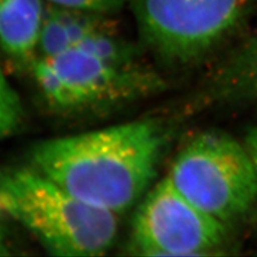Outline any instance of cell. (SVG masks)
<instances>
[{
	"label": "cell",
	"mask_w": 257,
	"mask_h": 257,
	"mask_svg": "<svg viewBox=\"0 0 257 257\" xmlns=\"http://www.w3.org/2000/svg\"><path fill=\"white\" fill-rule=\"evenodd\" d=\"M165 145L160 123L144 119L42 141L29 159L32 167L72 195L117 214L148 192Z\"/></svg>",
	"instance_id": "6da1fadb"
},
{
	"label": "cell",
	"mask_w": 257,
	"mask_h": 257,
	"mask_svg": "<svg viewBox=\"0 0 257 257\" xmlns=\"http://www.w3.org/2000/svg\"><path fill=\"white\" fill-rule=\"evenodd\" d=\"M29 72L46 105L63 114L125 103L155 92L162 84L115 29L38 57Z\"/></svg>",
	"instance_id": "7a4b0ae2"
},
{
	"label": "cell",
	"mask_w": 257,
	"mask_h": 257,
	"mask_svg": "<svg viewBox=\"0 0 257 257\" xmlns=\"http://www.w3.org/2000/svg\"><path fill=\"white\" fill-rule=\"evenodd\" d=\"M0 214L57 256H101L114 244L115 213L78 199L30 167H0Z\"/></svg>",
	"instance_id": "3957f363"
},
{
	"label": "cell",
	"mask_w": 257,
	"mask_h": 257,
	"mask_svg": "<svg viewBox=\"0 0 257 257\" xmlns=\"http://www.w3.org/2000/svg\"><path fill=\"white\" fill-rule=\"evenodd\" d=\"M191 203L230 226L257 206V173L243 143L221 131L192 138L167 175Z\"/></svg>",
	"instance_id": "277c9868"
},
{
	"label": "cell",
	"mask_w": 257,
	"mask_h": 257,
	"mask_svg": "<svg viewBox=\"0 0 257 257\" xmlns=\"http://www.w3.org/2000/svg\"><path fill=\"white\" fill-rule=\"evenodd\" d=\"M141 38L164 64L206 59L234 35L255 0H128Z\"/></svg>",
	"instance_id": "5b68a950"
},
{
	"label": "cell",
	"mask_w": 257,
	"mask_h": 257,
	"mask_svg": "<svg viewBox=\"0 0 257 257\" xmlns=\"http://www.w3.org/2000/svg\"><path fill=\"white\" fill-rule=\"evenodd\" d=\"M229 227L191 203L166 176L136 210L128 248L144 256L213 254L226 244Z\"/></svg>",
	"instance_id": "8992f818"
},
{
	"label": "cell",
	"mask_w": 257,
	"mask_h": 257,
	"mask_svg": "<svg viewBox=\"0 0 257 257\" xmlns=\"http://www.w3.org/2000/svg\"><path fill=\"white\" fill-rule=\"evenodd\" d=\"M200 96L214 107L257 103V34L215 67Z\"/></svg>",
	"instance_id": "52a82bcc"
},
{
	"label": "cell",
	"mask_w": 257,
	"mask_h": 257,
	"mask_svg": "<svg viewBox=\"0 0 257 257\" xmlns=\"http://www.w3.org/2000/svg\"><path fill=\"white\" fill-rule=\"evenodd\" d=\"M45 0H0V48L13 66L29 71L38 58Z\"/></svg>",
	"instance_id": "ba28073f"
},
{
	"label": "cell",
	"mask_w": 257,
	"mask_h": 257,
	"mask_svg": "<svg viewBox=\"0 0 257 257\" xmlns=\"http://www.w3.org/2000/svg\"><path fill=\"white\" fill-rule=\"evenodd\" d=\"M105 15L47 5L38 57L73 48L102 31L114 28Z\"/></svg>",
	"instance_id": "9c48e42d"
},
{
	"label": "cell",
	"mask_w": 257,
	"mask_h": 257,
	"mask_svg": "<svg viewBox=\"0 0 257 257\" xmlns=\"http://www.w3.org/2000/svg\"><path fill=\"white\" fill-rule=\"evenodd\" d=\"M23 116L20 96L7 78L0 62V139L7 138L18 130Z\"/></svg>",
	"instance_id": "30bf717a"
},
{
	"label": "cell",
	"mask_w": 257,
	"mask_h": 257,
	"mask_svg": "<svg viewBox=\"0 0 257 257\" xmlns=\"http://www.w3.org/2000/svg\"><path fill=\"white\" fill-rule=\"evenodd\" d=\"M47 5L64 9L107 15L114 13L124 6L128 0H45Z\"/></svg>",
	"instance_id": "8fae6325"
},
{
	"label": "cell",
	"mask_w": 257,
	"mask_h": 257,
	"mask_svg": "<svg viewBox=\"0 0 257 257\" xmlns=\"http://www.w3.org/2000/svg\"><path fill=\"white\" fill-rule=\"evenodd\" d=\"M244 146L250 155L255 171L257 173V125L248 130L243 141Z\"/></svg>",
	"instance_id": "7c38bea8"
},
{
	"label": "cell",
	"mask_w": 257,
	"mask_h": 257,
	"mask_svg": "<svg viewBox=\"0 0 257 257\" xmlns=\"http://www.w3.org/2000/svg\"><path fill=\"white\" fill-rule=\"evenodd\" d=\"M8 254V246L4 229L0 226V256Z\"/></svg>",
	"instance_id": "4fadbf2b"
}]
</instances>
